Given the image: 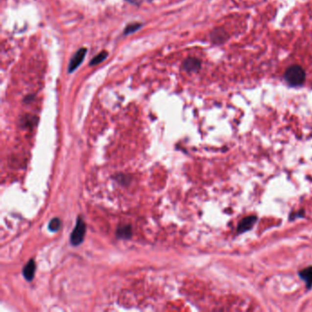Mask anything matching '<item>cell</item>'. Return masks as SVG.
Returning <instances> with one entry per match:
<instances>
[{
  "instance_id": "3",
  "label": "cell",
  "mask_w": 312,
  "mask_h": 312,
  "mask_svg": "<svg viewBox=\"0 0 312 312\" xmlns=\"http://www.w3.org/2000/svg\"><path fill=\"white\" fill-rule=\"evenodd\" d=\"M257 221V216H255V215L248 216V217L244 218V219H243V220L240 222L239 225H238V229H237L238 230V232H239V233H243V232L248 231V230L251 229V228L254 226V224L256 223Z\"/></svg>"
},
{
  "instance_id": "4",
  "label": "cell",
  "mask_w": 312,
  "mask_h": 312,
  "mask_svg": "<svg viewBox=\"0 0 312 312\" xmlns=\"http://www.w3.org/2000/svg\"><path fill=\"white\" fill-rule=\"evenodd\" d=\"M85 53H86V49H79L77 51L75 55L72 57L71 63H70V72H73L81 64V63L83 62L84 56H85Z\"/></svg>"
},
{
  "instance_id": "5",
  "label": "cell",
  "mask_w": 312,
  "mask_h": 312,
  "mask_svg": "<svg viewBox=\"0 0 312 312\" xmlns=\"http://www.w3.org/2000/svg\"><path fill=\"white\" fill-rule=\"evenodd\" d=\"M35 270H36V264H35L34 261L29 260L23 269L24 278H26L27 280H31L34 277Z\"/></svg>"
},
{
  "instance_id": "2",
  "label": "cell",
  "mask_w": 312,
  "mask_h": 312,
  "mask_svg": "<svg viewBox=\"0 0 312 312\" xmlns=\"http://www.w3.org/2000/svg\"><path fill=\"white\" fill-rule=\"evenodd\" d=\"M86 226L82 218H79L77 220L76 225L72 233L71 236V243L72 245H79L83 241V238L85 236Z\"/></svg>"
},
{
  "instance_id": "6",
  "label": "cell",
  "mask_w": 312,
  "mask_h": 312,
  "mask_svg": "<svg viewBox=\"0 0 312 312\" xmlns=\"http://www.w3.org/2000/svg\"><path fill=\"white\" fill-rule=\"evenodd\" d=\"M299 277L303 279L307 284V288H310L312 287V266H309L305 269L299 272Z\"/></svg>"
},
{
  "instance_id": "11",
  "label": "cell",
  "mask_w": 312,
  "mask_h": 312,
  "mask_svg": "<svg viewBox=\"0 0 312 312\" xmlns=\"http://www.w3.org/2000/svg\"><path fill=\"white\" fill-rule=\"evenodd\" d=\"M139 27H140V25H139V24H133V25H130L128 28L125 29V33H129V32H132V31H135V30L138 29Z\"/></svg>"
},
{
  "instance_id": "8",
  "label": "cell",
  "mask_w": 312,
  "mask_h": 312,
  "mask_svg": "<svg viewBox=\"0 0 312 312\" xmlns=\"http://www.w3.org/2000/svg\"><path fill=\"white\" fill-rule=\"evenodd\" d=\"M118 235L119 237H125V238H128L131 236V228L130 226H123V227H120L118 230Z\"/></svg>"
},
{
  "instance_id": "10",
  "label": "cell",
  "mask_w": 312,
  "mask_h": 312,
  "mask_svg": "<svg viewBox=\"0 0 312 312\" xmlns=\"http://www.w3.org/2000/svg\"><path fill=\"white\" fill-rule=\"evenodd\" d=\"M60 226H61V221L59 218H54L49 222V229L52 232L58 231Z\"/></svg>"
},
{
  "instance_id": "1",
  "label": "cell",
  "mask_w": 312,
  "mask_h": 312,
  "mask_svg": "<svg viewBox=\"0 0 312 312\" xmlns=\"http://www.w3.org/2000/svg\"><path fill=\"white\" fill-rule=\"evenodd\" d=\"M285 78L289 84L297 86V85L302 84L304 82L305 72H304L303 69L299 66H291L286 72Z\"/></svg>"
},
{
  "instance_id": "7",
  "label": "cell",
  "mask_w": 312,
  "mask_h": 312,
  "mask_svg": "<svg viewBox=\"0 0 312 312\" xmlns=\"http://www.w3.org/2000/svg\"><path fill=\"white\" fill-rule=\"evenodd\" d=\"M199 67H200V63L195 59H188L187 61L184 63V68L189 72L196 71Z\"/></svg>"
},
{
  "instance_id": "9",
  "label": "cell",
  "mask_w": 312,
  "mask_h": 312,
  "mask_svg": "<svg viewBox=\"0 0 312 312\" xmlns=\"http://www.w3.org/2000/svg\"><path fill=\"white\" fill-rule=\"evenodd\" d=\"M107 52L106 51H102L101 53H99L96 57H95L92 62H91L90 65H96L98 63H102L104 61V59L107 57Z\"/></svg>"
}]
</instances>
